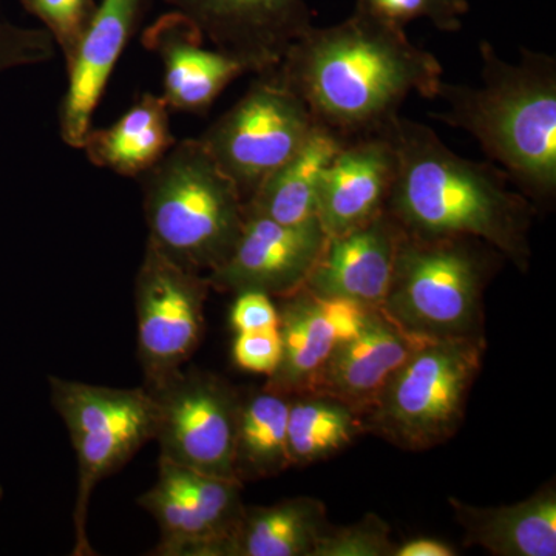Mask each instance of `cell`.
Wrapping results in <instances>:
<instances>
[{
  "instance_id": "cell-28",
  "label": "cell",
  "mask_w": 556,
  "mask_h": 556,
  "mask_svg": "<svg viewBox=\"0 0 556 556\" xmlns=\"http://www.w3.org/2000/svg\"><path fill=\"white\" fill-rule=\"evenodd\" d=\"M394 548L390 526L376 515H367L351 526H328L311 556H393Z\"/></svg>"
},
{
  "instance_id": "cell-6",
  "label": "cell",
  "mask_w": 556,
  "mask_h": 556,
  "mask_svg": "<svg viewBox=\"0 0 556 556\" xmlns=\"http://www.w3.org/2000/svg\"><path fill=\"white\" fill-rule=\"evenodd\" d=\"M486 350L482 336L422 339L362 415L365 431L408 452L455 437Z\"/></svg>"
},
{
  "instance_id": "cell-32",
  "label": "cell",
  "mask_w": 556,
  "mask_h": 556,
  "mask_svg": "<svg viewBox=\"0 0 556 556\" xmlns=\"http://www.w3.org/2000/svg\"><path fill=\"white\" fill-rule=\"evenodd\" d=\"M229 324L236 332L278 327L277 305L263 292H239L230 308Z\"/></svg>"
},
{
  "instance_id": "cell-30",
  "label": "cell",
  "mask_w": 556,
  "mask_h": 556,
  "mask_svg": "<svg viewBox=\"0 0 556 556\" xmlns=\"http://www.w3.org/2000/svg\"><path fill=\"white\" fill-rule=\"evenodd\" d=\"M56 56V43L46 28L14 24L0 0V76L13 70L46 64Z\"/></svg>"
},
{
  "instance_id": "cell-23",
  "label": "cell",
  "mask_w": 556,
  "mask_h": 556,
  "mask_svg": "<svg viewBox=\"0 0 556 556\" xmlns=\"http://www.w3.org/2000/svg\"><path fill=\"white\" fill-rule=\"evenodd\" d=\"M289 397L266 390L241 397L236 434L239 481L278 477L292 467L288 445Z\"/></svg>"
},
{
  "instance_id": "cell-7",
  "label": "cell",
  "mask_w": 556,
  "mask_h": 556,
  "mask_svg": "<svg viewBox=\"0 0 556 556\" xmlns=\"http://www.w3.org/2000/svg\"><path fill=\"white\" fill-rule=\"evenodd\" d=\"M51 404L67 427L78 459L73 555H94L87 518L94 486L155 439L156 402L148 388H112L50 378Z\"/></svg>"
},
{
  "instance_id": "cell-8",
  "label": "cell",
  "mask_w": 556,
  "mask_h": 556,
  "mask_svg": "<svg viewBox=\"0 0 556 556\" xmlns=\"http://www.w3.org/2000/svg\"><path fill=\"white\" fill-rule=\"evenodd\" d=\"M255 76L247 93L199 138L244 203L316 126L305 102L274 73Z\"/></svg>"
},
{
  "instance_id": "cell-18",
  "label": "cell",
  "mask_w": 556,
  "mask_h": 556,
  "mask_svg": "<svg viewBox=\"0 0 556 556\" xmlns=\"http://www.w3.org/2000/svg\"><path fill=\"white\" fill-rule=\"evenodd\" d=\"M420 340L372 311L356 336L334 348L305 393L338 399L362 416Z\"/></svg>"
},
{
  "instance_id": "cell-16",
  "label": "cell",
  "mask_w": 556,
  "mask_h": 556,
  "mask_svg": "<svg viewBox=\"0 0 556 556\" xmlns=\"http://www.w3.org/2000/svg\"><path fill=\"white\" fill-rule=\"evenodd\" d=\"M404 228L386 211L367 225L328 239L305 288L320 298L382 308Z\"/></svg>"
},
{
  "instance_id": "cell-29",
  "label": "cell",
  "mask_w": 556,
  "mask_h": 556,
  "mask_svg": "<svg viewBox=\"0 0 556 556\" xmlns=\"http://www.w3.org/2000/svg\"><path fill=\"white\" fill-rule=\"evenodd\" d=\"M27 13L43 24L65 62L72 58L98 9L97 0H21Z\"/></svg>"
},
{
  "instance_id": "cell-21",
  "label": "cell",
  "mask_w": 556,
  "mask_h": 556,
  "mask_svg": "<svg viewBox=\"0 0 556 556\" xmlns=\"http://www.w3.org/2000/svg\"><path fill=\"white\" fill-rule=\"evenodd\" d=\"M346 142L331 130L314 126L302 148L244 203V212L281 225H300L317 218L321 177Z\"/></svg>"
},
{
  "instance_id": "cell-1",
  "label": "cell",
  "mask_w": 556,
  "mask_h": 556,
  "mask_svg": "<svg viewBox=\"0 0 556 556\" xmlns=\"http://www.w3.org/2000/svg\"><path fill=\"white\" fill-rule=\"evenodd\" d=\"M274 75L305 102L314 124L345 141L382 135L412 94L434 100L441 62L405 28L354 9L345 21L311 27Z\"/></svg>"
},
{
  "instance_id": "cell-27",
  "label": "cell",
  "mask_w": 556,
  "mask_h": 556,
  "mask_svg": "<svg viewBox=\"0 0 556 556\" xmlns=\"http://www.w3.org/2000/svg\"><path fill=\"white\" fill-rule=\"evenodd\" d=\"M356 9L399 28L426 20L438 30L453 33L463 28L470 3L468 0H356Z\"/></svg>"
},
{
  "instance_id": "cell-12",
  "label": "cell",
  "mask_w": 556,
  "mask_h": 556,
  "mask_svg": "<svg viewBox=\"0 0 556 556\" xmlns=\"http://www.w3.org/2000/svg\"><path fill=\"white\" fill-rule=\"evenodd\" d=\"M188 16L215 50L247 65L274 72L289 47L313 27L308 0H164Z\"/></svg>"
},
{
  "instance_id": "cell-33",
  "label": "cell",
  "mask_w": 556,
  "mask_h": 556,
  "mask_svg": "<svg viewBox=\"0 0 556 556\" xmlns=\"http://www.w3.org/2000/svg\"><path fill=\"white\" fill-rule=\"evenodd\" d=\"M455 547L437 538H413L394 548L393 556H455Z\"/></svg>"
},
{
  "instance_id": "cell-14",
  "label": "cell",
  "mask_w": 556,
  "mask_h": 556,
  "mask_svg": "<svg viewBox=\"0 0 556 556\" xmlns=\"http://www.w3.org/2000/svg\"><path fill=\"white\" fill-rule=\"evenodd\" d=\"M277 300L281 358L265 388L288 397L305 393L334 348L356 336L376 311L305 287Z\"/></svg>"
},
{
  "instance_id": "cell-31",
  "label": "cell",
  "mask_w": 556,
  "mask_h": 556,
  "mask_svg": "<svg viewBox=\"0 0 556 556\" xmlns=\"http://www.w3.org/2000/svg\"><path fill=\"white\" fill-rule=\"evenodd\" d=\"M232 358L237 367L269 378L281 358V336L278 327L236 332Z\"/></svg>"
},
{
  "instance_id": "cell-9",
  "label": "cell",
  "mask_w": 556,
  "mask_h": 556,
  "mask_svg": "<svg viewBox=\"0 0 556 556\" xmlns=\"http://www.w3.org/2000/svg\"><path fill=\"white\" fill-rule=\"evenodd\" d=\"M208 291L204 274L178 265L148 240L135 283L138 358L148 390L177 378L195 354Z\"/></svg>"
},
{
  "instance_id": "cell-15",
  "label": "cell",
  "mask_w": 556,
  "mask_h": 556,
  "mask_svg": "<svg viewBox=\"0 0 556 556\" xmlns=\"http://www.w3.org/2000/svg\"><path fill=\"white\" fill-rule=\"evenodd\" d=\"M142 46L163 62V94L167 108L206 115L219 94L249 70L240 61L204 47L203 33L185 14H161L141 36Z\"/></svg>"
},
{
  "instance_id": "cell-22",
  "label": "cell",
  "mask_w": 556,
  "mask_h": 556,
  "mask_svg": "<svg viewBox=\"0 0 556 556\" xmlns=\"http://www.w3.org/2000/svg\"><path fill=\"white\" fill-rule=\"evenodd\" d=\"M328 526L327 507L316 497L244 507L233 536L232 556H311Z\"/></svg>"
},
{
  "instance_id": "cell-2",
  "label": "cell",
  "mask_w": 556,
  "mask_h": 556,
  "mask_svg": "<svg viewBox=\"0 0 556 556\" xmlns=\"http://www.w3.org/2000/svg\"><path fill=\"white\" fill-rule=\"evenodd\" d=\"M386 135L396 155L387 211L409 233L484 241L526 270L536 206L490 161L457 155L437 131L399 115Z\"/></svg>"
},
{
  "instance_id": "cell-26",
  "label": "cell",
  "mask_w": 556,
  "mask_h": 556,
  "mask_svg": "<svg viewBox=\"0 0 556 556\" xmlns=\"http://www.w3.org/2000/svg\"><path fill=\"white\" fill-rule=\"evenodd\" d=\"M159 482L185 497L204 521L228 541L232 556L233 536L247 507L241 497L243 482L211 477L161 459Z\"/></svg>"
},
{
  "instance_id": "cell-20",
  "label": "cell",
  "mask_w": 556,
  "mask_h": 556,
  "mask_svg": "<svg viewBox=\"0 0 556 556\" xmlns=\"http://www.w3.org/2000/svg\"><path fill=\"white\" fill-rule=\"evenodd\" d=\"M169 112L163 97L141 93L115 124L91 129L80 150L93 166L121 177H141L177 144Z\"/></svg>"
},
{
  "instance_id": "cell-19",
  "label": "cell",
  "mask_w": 556,
  "mask_h": 556,
  "mask_svg": "<svg viewBox=\"0 0 556 556\" xmlns=\"http://www.w3.org/2000/svg\"><path fill=\"white\" fill-rule=\"evenodd\" d=\"M468 543L496 556L556 555V492L544 486L510 506L477 507L450 497Z\"/></svg>"
},
{
  "instance_id": "cell-13",
  "label": "cell",
  "mask_w": 556,
  "mask_h": 556,
  "mask_svg": "<svg viewBox=\"0 0 556 556\" xmlns=\"http://www.w3.org/2000/svg\"><path fill=\"white\" fill-rule=\"evenodd\" d=\"M153 0H102L67 65V90L60 112L61 137L83 149L93 129L94 110L104 97L113 70L148 16Z\"/></svg>"
},
{
  "instance_id": "cell-5",
  "label": "cell",
  "mask_w": 556,
  "mask_h": 556,
  "mask_svg": "<svg viewBox=\"0 0 556 556\" xmlns=\"http://www.w3.org/2000/svg\"><path fill=\"white\" fill-rule=\"evenodd\" d=\"M495 254L481 240L404 230L380 311L419 339L482 336V291Z\"/></svg>"
},
{
  "instance_id": "cell-24",
  "label": "cell",
  "mask_w": 556,
  "mask_h": 556,
  "mask_svg": "<svg viewBox=\"0 0 556 556\" xmlns=\"http://www.w3.org/2000/svg\"><path fill=\"white\" fill-rule=\"evenodd\" d=\"M365 433L362 416L338 399L289 396L288 445L292 466L318 463L342 452Z\"/></svg>"
},
{
  "instance_id": "cell-11",
  "label": "cell",
  "mask_w": 556,
  "mask_h": 556,
  "mask_svg": "<svg viewBox=\"0 0 556 556\" xmlns=\"http://www.w3.org/2000/svg\"><path fill=\"white\" fill-rule=\"evenodd\" d=\"M327 243V232L318 218L281 225L244 212L236 247L206 278L215 291H258L273 299L285 298L305 287Z\"/></svg>"
},
{
  "instance_id": "cell-4",
  "label": "cell",
  "mask_w": 556,
  "mask_h": 556,
  "mask_svg": "<svg viewBox=\"0 0 556 556\" xmlns=\"http://www.w3.org/2000/svg\"><path fill=\"white\" fill-rule=\"evenodd\" d=\"M139 178L149 240L185 268H218L239 240L244 201L203 142L177 141Z\"/></svg>"
},
{
  "instance_id": "cell-3",
  "label": "cell",
  "mask_w": 556,
  "mask_h": 556,
  "mask_svg": "<svg viewBox=\"0 0 556 556\" xmlns=\"http://www.w3.org/2000/svg\"><path fill=\"white\" fill-rule=\"evenodd\" d=\"M481 84L442 80L444 101L431 118L467 131L514 182L538 204L556 199V58L522 49L518 62L501 58L481 42Z\"/></svg>"
},
{
  "instance_id": "cell-17",
  "label": "cell",
  "mask_w": 556,
  "mask_h": 556,
  "mask_svg": "<svg viewBox=\"0 0 556 556\" xmlns=\"http://www.w3.org/2000/svg\"><path fill=\"white\" fill-rule=\"evenodd\" d=\"M394 177L396 155L386 135L346 142L318 188L317 218L328 239L386 212Z\"/></svg>"
},
{
  "instance_id": "cell-25",
  "label": "cell",
  "mask_w": 556,
  "mask_h": 556,
  "mask_svg": "<svg viewBox=\"0 0 556 556\" xmlns=\"http://www.w3.org/2000/svg\"><path fill=\"white\" fill-rule=\"evenodd\" d=\"M139 506L159 522L161 538L153 554L161 556H230V544L219 536L185 497L156 484L139 496Z\"/></svg>"
},
{
  "instance_id": "cell-34",
  "label": "cell",
  "mask_w": 556,
  "mask_h": 556,
  "mask_svg": "<svg viewBox=\"0 0 556 556\" xmlns=\"http://www.w3.org/2000/svg\"><path fill=\"white\" fill-rule=\"evenodd\" d=\"M2 497H3V486L0 485V500H2Z\"/></svg>"
},
{
  "instance_id": "cell-10",
  "label": "cell",
  "mask_w": 556,
  "mask_h": 556,
  "mask_svg": "<svg viewBox=\"0 0 556 556\" xmlns=\"http://www.w3.org/2000/svg\"><path fill=\"white\" fill-rule=\"evenodd\" d=\"M150 393L156 402L161 460L239 481L236 434L241 397L236 388L212 372L182 369Z\"/></svg>"
}]
</instances>
